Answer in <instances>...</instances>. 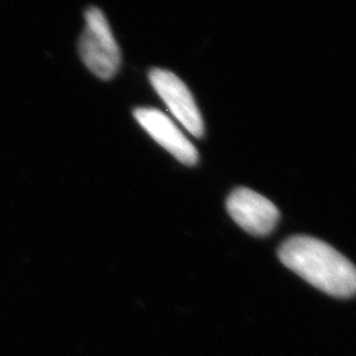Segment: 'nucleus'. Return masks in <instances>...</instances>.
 <instances>
[{
	"label": "nucleus",
	"mask_w": 356,
	"mask_h": 356,
	"mask_svg": "<svg viewBox=\"0 0 356 356\" xmlns=\"http://www.w3.org/2000/svg\"><path fill=\"white\" fill-rule=\"evenodd\" d=\"M279 257L285 267L322 292L342 298L355 292V268L327 243L293 236L281 244Z\"/></svg>",
	"instance_id": "obj_1"
},
{
	"label": "nucleus",
	"mask_w": 356,
	"mask_h": 356,
	"mask_svg": "<svg viewBox=\"0 0 356 356\" xmlns=\"http://www.w3.org/2000/svg\"><path fill=\"white\" fill-rule=\"evenodd\" d=\"M86 26L79 40V54L91 73L111 79L120 67V49L104 13L95 7L85 13Z\"/></svg>",
	"instance_id": "obj_2"
},
{
	"label": "nucleus",
	"mask_w": 356,
	"mask_h": 356,
	"mask_svg": "<svg viewBox=\"0 0 356 356\" xmlns=\"http://www.w3.org/2000/svg\"><path fill=\"white\" fill-rule=\"evenodd\" d=\"M149 81L178 122L194 138H202L204 131L202 115L188 86L176 74L164 69L151 70Z\"/></svg>",
	"instance_id": "obj_3"
},
{
	"label": "nucleus",
	"mask_w": 356,
	"mask_h": 356,
	"mask_svg": "<svg viewBox=\"0 0 356 356\" xmlns=\"http://www.w3.org/2000/svg\"><path fill=\"white\" fill-rule=\"evenodd\" d=\"M227 210L243 229L257 236L272 232L280 216L277 207L269 200L245 188L231 193L227 200Z\"/></svg>",
	"instance_id": "obj_4"
},
{
	"label": "nucleus",
	"mask_w": 356,
	"mask_h": 356,
	"mask_svg": "<svg viewBox=\"0 0 356 356\" xmlns=\"http://www.w3.org/2000/svg\"><path fill=\"white\" fill-rule=\"evenodd\" d=\"M134 115L141 127L168 152L173 154L179 163L185 165L197 164L198 152L195 147L168 115L156 108L144 107L136 108Z\"/></svg>",
	"instance_id": "obj_5"
}]
</instances>
